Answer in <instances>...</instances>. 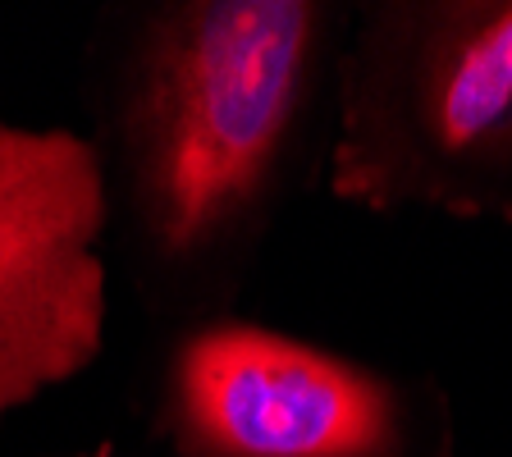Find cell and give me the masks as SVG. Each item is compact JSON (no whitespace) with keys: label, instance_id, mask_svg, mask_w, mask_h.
I'll return each instance as SVG.
<instances>
[{"label":"cell","instance_id":"cell-5","mask_svg":"<svg viewBox=\"0 0 512 457\" xmlns=\"http://www.w3.org/2000/svg\"><path fill=\"white\" fill-rule=\"evenodd\" d=\"M64 457H119L115 448H92V453H64Z\"/></svg>","mask_w":512,"mask_h":457},{"label":"cell","instance_id":"cell-3","mask_svg":"<svg viewBox=\"0 0 512 457\" xmlns=\"http://www.w3.org/2000/svg\"><path fill=\"white\" fill-rule=\"evenodd\" d=\"M151 426L174 457H453L435 375L357 362L270 325H179L151 380Z\"/></svg>","mask_w":512,"mask_h":457},{"label":"cell","instance_id":"cell-4","mask_svg":"<svg viewBox=\"0 0 512 457\" xmlns=\"http://www.w3.org/2000/svg\"><path fill=\"white\" fill-rule=\"evenodd\" d=\"M106 188L87 138L0 115V426L106 343Z\"/></svg>","mask_w":512,"mask_h":457},{"label":"cell","instance_id":"cell-1","mask_svg":"<svg viewBox=\"0 0 512 457\" xmlns=\"http://www.w3.org/2000/svg\"><path fill=\"white\" fill-rule=\"evenodd\" d=\"M352 5L142 0L92 42L106 238L151 316H229L275 234L320 119Z\"/></svg>","mask_w":512,"mask_h":457},{"label":"cell","instance_id":"cell-2","mask_svg":"<svg viewBox=\"0 0 512 457\" xmlns=\"http://www.w3.org/2000/svg\"><path fill=\"white\" fill-rule=\"evenodd\" d=\"M330 188L380 215L512 224V0L352 5Z\"/></svg>","mask_w":512,"mask_h":457}]
</instances>
